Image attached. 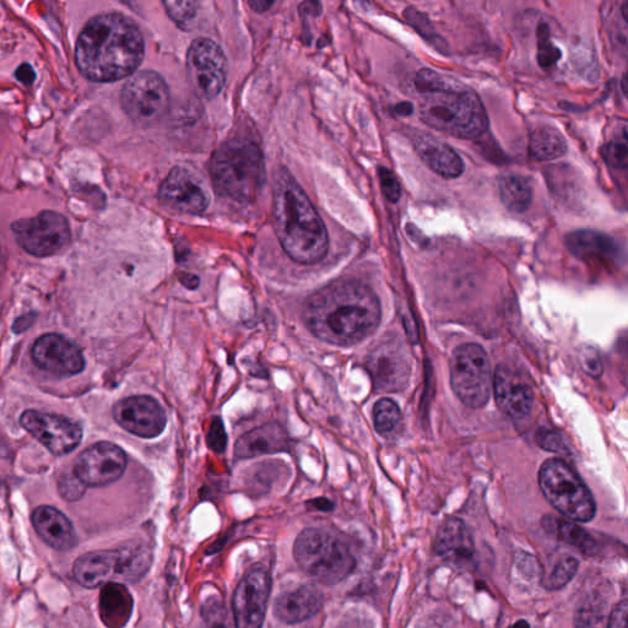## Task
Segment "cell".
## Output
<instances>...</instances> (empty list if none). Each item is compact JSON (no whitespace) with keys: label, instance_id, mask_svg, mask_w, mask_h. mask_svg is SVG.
Wrapping results in <instances>:
<instances>
[{"label":"cell","instance_id":"obj_50","mask_svg":"<svg viewBox=\"0 0 628 628\" xmlns=\"http://www.w3.org/2000/svg\"><path fill=\"white\" fill-rule=\"evenodd\" d=\"M249 5H251L253 10H256V12H265V10H268L270 7H272L273 3H269V2H251V3H249Z\"/></svg>","mask_w":628,"mask_h":628},{"label":"cell","instance_id":"obj_36","mask_svg":"<svg viewBox=\"0 0 628 628\" xmlns=\"http://www.w3.org/2000/svg\"><path fill=\"white\" fill-rule=\"evenodd\" d=\"M538 36V63L541 68L548 69L554 67L560 61L562 53L559 47L551 40L548 24L540 23L537 31Z\"/></svg>","mask_w":628,"mask_h":628},{"label":"cell","instance_id":"obj_49","mask_svg":"<svg viewBox=\"0 0 628 628\" xmlns=\"http://www.w3.org/2000/svg\"><path fill=\"white\" fill-rule=\"evenodd\" d=\"M181 281L183 285L186 286V288L188 289H196L199 285V279L197 278V276L193 275L184 276Z\"/></svg>","mask_w":628,"mask_h":628},{"label":"cell","instance_id":"obj_3","mask_svg":"<svg viewBox=\"0 0 628 628\" xmlns=\"http://www.w3.org/2000/svg\"><path fill=\"white\" fill-rule=\"evenodd\" d=\"M273 221L280 245L292 261L314 264L327 256L326 225L300 184L285 169L275 176Z\"/></svg>","mask_w":628,"mask_h":628},{"label":"cell","instance_id":"obj_26","mask_svg":"<svg viewBox=\"0 0 628 628\" xmlns=\"http://www.w3.org/2000/svg\"><path fill=\"white\" fill-rule=\"evenodd\" d=\"M413 144L421 160L437 175L445 178L463 175L464 162L451 146L426 133L414 135Z\"/></svg>","mask_w":628,"mask_h":628},{"label":"cell","instance_id":"obj_15","mask_svg":"<svg viewBox=\"0 0 628 628\" xmlns=\"http://www.w3.org/2000/svg\"><path fill=\"white\" fill-rule=\"evenodd\" d=\"M127 464V454L121 447L99 442L81 452L73 473L86 487H102L121 479Z\"/></svg>","mask_w":628,"mask_h":628},{"label":"cell","instance_id":"obj_38","mask_svg":"<svg viewBox=\"0 0 628 628\" xmlns=\"http://www.w3.org/2000/svg\"><path fill=\"white\" fill-rule=\"evenodd\" d=\"M454 83L456 81L443 77V75L431 69L419 70L414 80L416 90L422 95H429L433 94V92L447 89Z\"/></svg>","mask_w":628,"mask_h":628},{"label":"cell","instance_id":"obj_12","mask_svg":"<svg viewBox=\"0 0 628 628\" xmlns=\"http://www.w3.org/2000/svg\"><path fill=\"white\" fill-rule=\"evenodd\" d=\"M187 74L194 91L204 99H215L227 80V59L214 41L197 39L187 54Z\"/></svg>","mask_w":628,"mask_h":628},{"label":"cell","instance_id":"obj_33","mask_svg":"<svg viewBox=\"0 0 628 628\" xmlns=\"http://www.w3.org/2000/svg\"><path fill=\"white\" fill-rule=\"evenodd\" d=\"M402 422V411L399 405L392 399L378 400L373 408V424L375 429L383 437L392 436Z\"/></svg>","mask_w":628,"mask_h":628},{"label":"cell","instance_id":"obj_22","mask_svg":"<svg viewBox=\"0 0 628 628\" xmlns=\"http://www.w3.org/2000/svg\"><path fill=\"white\" fill-rule=\"evenodd\" d=\"M37 535L58 551L72 550L79 543L77 530L63 512L51 506L37 507L31 516Z\"/></svg>","mask_w":628,"mask_h":628},{"label":"cell","instance_id":"obj_2","mask_svg":"<svg viewBox=\"0 0 628 628\" xmlns=\"http://www.w3.org/2000/svg\"><path fill=\"white\" fill-rule=\"evenodd\" d=\"M144 39L128 16H95L79 36L75 61L80 73L95 83H113L131 77L143 62Z\"/></svg>","mask_w":628,"mask_h":628},{"label":"cell","instance_id":"obj_16","mask_svg":"<svg viewBox=\"0 0 628 628\" xmlns=\"http://www.w3.org/2000/svg\"><path fill=\"white\" fill-rule=\"evenodd\" d=\"M272 581L267 570L253 568L241 579L232 599L236 628H262L267 614Z\"/></svg>","mask_w":628,"mask_h":628},{"label":"cell","instance_id":"obj_48","mask_svg":"<svg viewBox=\"0 0 628 628\" xmlns=\"http://www.w3.org/2000/svg\"><path fill=\"white\" fill-rule=\"evenodd\" d=\"M395 112H397L399 116H410L411 113L414 112V106L411 105L410 102H400V104L395 106Z\"/></svg>","mask_w":628,"mask_h":628},{"label":"cell","instance_id":"obj_41","mask_svg":"<svg viewBox=\"0 0 628 628\" xmlns=\"http://www.w3.org/2000/svg\"><path fill=\"white\" fill-rule=\"evenodd\" d=\"M59 492L67 501H78L85 494L86 486L75 476L70 474L63 476L58 484Z\"/></svg>","mask_w":628,"mask_h":628},{"label":"cell","instance_id":"obj_11","mask_svg":"<svg viewBox=\"0 0 628 628\" xmlns=\"http://www.w3.org/2000/svg\"><path fill=\"white\" fill-rule=\"evenodd\" d=\"M12 230L19 246L40 258L56 256L72 241L68 220L56 211H42L35 218L15 221Z\"/></svg>","mask_w":628,"mask_h":628},{"label":"cell","instance_id":"obj_19","mask_svg":"<svg viewBox=\"0 0 628 628\" xmlns=\"http://www.w3.org/2000/svg\"><path fill=\"white\" fill-rule=\"evenodd\" d=\"M31 356L37 367L54 376L79 375L85 368L84 355L78 346L59 334L42 335L32 346Z\"/></svg>","mask_w":628,"mask_h":628},{"label":"cell","instance_id":"obj_31","mask_svg":"<svg viewBox=\"0 0 628 628\" xmlns=\"http://www.w3.org/2000/svg\"><path fill=\"white\" fill-rule=\"evenodd\" d=\"M609 609L604 599L590 595L578 606L575 615V628H606Z\"/></svg>","mask_w":628,"mask_h":628},{"label":"cell","instance_id":"obj_27","mask_svg":"<svg viewBox=\"0 0 628 628\" xmlns=\"http://www.w3.org/2000/svg\"><path fill=\"white\" fill-rule=\"evenodd\" d=\"M134 599L122 583H108L101 587L99 613L107 628H124L131 621Z\"/></svg>","mask_w":628,"mask_h":628},{"label":"cell","instance_id":"obj_17","mask_svg":"<svg viewBox=\"0 0 628 628\" xmlns=\"http://www.w3.org/2000/svg\"><path fill=\"white\" fill-rule=\"evenodd\" d=\"M368 370L380 391H402L411 373L410 356L402 341L392 338L377 346L368 357Z\"/></svg>","mask_w":628,"mask_h":628},{"label":"cell","instance_id":"obj_10","mask_svg":"<svg viewBox=\"0 0 628 628\" xmlns=\"http://www.w3.org/2000/svg\"><path fill=\"white\" fill-rule=\"evenodd\" d=\"M170 90L164 78L153 70L133 75L123 86L124 112L139 127L150 128L162 121L170 110Z\"/></svg>","mask_w":628,"mask_h":628},{"label":"cell","instance_id":"obj_37","mask_svg":"<svg viewBox=\"0 0 628 628\" xmlns=\"http://www.w3.org/2000/svg\"><path fill=\"white\" fill-rule=\"evenodd\" d=\"M167 14L183 30H191L196 23L199 3L197 2H165Z\"/></svg>","mask_w":628,"mask_h":628},{"label":"cell","instance_id":"obj_1","mask_svg":"<svg viewBox=\"0 0 628 628\" xmlns=\"http://www.w3.org/2000/svg\"><path fill=\"white\" fill-rule=\"evenodd\" d=\"M382 317L381 303L367 285L339 280L307 300L303 321L314 337L337 346H353L370 337Z\"/></svg>","mask_w":628,"mask_h":628},{"label":"cell","instance_id":"obj_35","mask_svg":"<svg viewBox=\"0 0 628 628\" xmlns=\"http://www.w3.org/2000/svg\"><path fill=\"white\" fill-rule=\"evenodd\" d=\"M405 18L427 42H430L431 45L436 48L437 51L445 54L447 53V42L443 40V37L437 34L435 29H433L429 18H427L425 14L418 12L415 8H408L405 10Z\"/></svg>","mask_w":628,"mask_h":628},{"label":"cell","instance_id":"obj_34","mask_svg":"<svg viewBox=\"0 0 628 628\" xmlns=\"http://www.w3.org/2000/svg\"><path fill=\"white\" fill-rule=\"evenodd\" d=\"M202 628H236L234 616L226 608L223 598L211 597L207 599L200 610Z\"/></svg>","mask_w":628,"mask_h":628},{"label":"cell","instance_id":"obj_25","mask_svg":"<svg viewBox=\"0 0 628 628\" xmlns=\"http://www.w3.org/2000/svg\"><path fill=\"white\" fill-rule=\"evenodd\" d=\"M290 442L288 432L280 424L269 422L245 433L238 438L235 445L237 459H249L268 454L289 452Z\"/></svg>","mask_w":628,"mask_h":628},{"label":"cell","instance_id":"obj_23","mask_svg":"<svg viewBox=\"0 0 628 628\" xmlns=\"http://www.w3.org/2000/svg\"><path fill=\"white\" fill-rule=\"evenodd\" d=\"M566 246L582 261L620 262L624 248L614 237L594 230H578L566 237Z\"/></svg>","mask_w":628,"mask_h":628},{"label":"cell","instance_id":"obj_7","mask_svg":"<svg viewBox=\"0 0 628 628\" xmlns=\"http://www.w3.org/2000/svg\"><path fill=\"white\" fill-rule=\"evenodd\" d=\"M297 566L324 586H335L355 571L356 560L348 545L327 530L305 529L294 546Z\"/></svg>","mask_w":628,"mask_h":628},{"label":"cell","instance_id":"obj_18","mask_svg":"<svg viewBox=\"0 0 628 628\" xmlns=\"http://www.w3.org/2000/svg\"><path fill=\"white\" fill-rule=\"evenodd\" d=\"M113 418L124 430L142 438L159 437L167 424L164 408L149 395L119 400L113 408Z\"/></svg>","mask_w":628,"mask_h":628},{"label":"cell","instance_id":"obj_6","mask_svg":"<svg viewBox=\"0 0 628 628\" xmlns=\"http://www.w3.org/2000/svg\"><path fill=\"white\" fill-rule=\"evenodd\" d=\"M153 552L145 545H126L121 549L100 550L81 555L73 566L75 581L88 589L108 583H134L149 572Z\"/></svg>","mask_w":628,"mask_h":628},{"label":"cell","instance_id":"obj_9","mask_svg":"<svg viewBox=\"0 0 628 628\" xmlns=\"http://www.w3.org/2000/svg\"><path fill=\"white\" fill-rule=\"evenodd\" d=\"M451 386L460 402L468 408L481 409L489 403L492 371L483 346L468 343L453 351Z\"/></svg>","mask_w":628,"mask_h":628},{"label":"cell","instance_id":"obj_13","mask_svg":"<svg viewBox=\"0 0 628 628\" xmlns=\"http://www.w3.org/2000/svg\"><path fill=\"white\" fill-rule=\"evenodd\" d=\"M20 424L56 456L72 453L83 440V429L78 422L63 415L27 410L21 415Z\"/></svg>","mask_w":628,"mask_h":628},{"label":"cell","instance_id":"obj_46","mask_svg":"<svg viewBox=\"0 0 628 628\" xmlns=\"http://www.w3.org/2000/svg\"><path fill=\"white\" fill-rule=\"evenodd\" d=\"M15 77L24 85H32L36 79V73L30 64L25 63L16 70Z\"/></svg>","mask_w":628,"mask_h":628},{"label":"cell","instance_id":"obj_21","mask_svg":"<svg viewBox=\"0 0 628 628\" xmlns=\"http://www.w3.org/2000/svg\"><path fill=\"white\" fill-rule=\"evenodd\" d=\"M436 554L449 565L473 568L476 563V548L468 525L458 518H448L438 529L435 545Z\"/></svg>","mask_w":628,"mask_h":628},{"label":"cell","instance_id":"obj_28","mask_svg":"<svg viewBox=\"0 0 628 628\" xmlns=\"http://www.w3.org/2000/svg\"><path fill=\"white\" fill-rule=\"evenodd\" d=\"M543 528L551 537L573 546L584 555L593 556L597 554V541L586 529L579 527L576 522L570 521V519L546 516L543 519Z\"/></svg>","mask_w":628,"mask_h":628},{"label":"cell","instance_id":"obj_29","mask_svg":"<svg viewBox=\"0 0 628 628\" xmlns=\"http://www.w3.org/2000/svg\"><path fill=\"white\" fill-rule=\"evenodd\" d=\"M498 192L503 205L513 213H524L533 202L532 182L516 173H506L498 178Z\"/></svg>","mask_w":628,"mask_h":628},{"label":"cell","instance_id":"obj_32","mask_svg":"<svg viewBox=\"0 0 628 628\" xmlns=\"http://www.w3.org/2000/svg\"><path fill=\"white\" fill-rule=\"evenodd\" d=\"M579 561L571 555H561L556 559L543 577V586L548 590H559L566 587L577 575Z\"/></svg>","mask_w":628,"mask_h":628},{"label":"cell","instance_id":"obj_47","mask_svg":"<svg viewBox=\"0 0 628 628\" xmlns=\"http://www.w3.org/2000/svg\"><path fill=\"white\" fill-rule=\"evenodd\" d=\"M308 507L316 511L329 512L333 510L334 505L327 498H316V500L308 502Z\"/></svg>","mask_w":628,"mask_h":628},{"label":"cell","instance_id":"obj_42","mask_svg":"<svg viewBox=\"0 0 628 628\" xmlns=\"http://www.w3.org/2000/svg\"><path fill=\"white\" fill-rule=\"evenodd\" d=\"M537 440L541 448L549 452L561 453L568 448L565 437L559 431L541 430L538 432Z\"/></svg>","mask_w":628,"mask_h":628},{"label":"cell","instance_id":"obj_40","mask_svg":"<svg viewBox=\"0 0 628 628\" xmlns=\"http://www.w3.org/2000/svg\"><path fill=\"white\" fill-rule=\"evenodd\" d=\"M378 176H380L384 197H386L389 202L397 203L400 197H402V187H400L397 177H395L394 173L388 170L387 167H380Z\"/></svg>","mask_w":628,"mask_h":628},{"label":"cell","instance_id":"obj_39","mask_svg":"<svg viewBox=\"0 0 628 628\" xmlns=\"http://www.w3.org/2000/svg\"><path fill=\"white\" fill-rule=\"evenodd\" d=\"M603 155L606 162L614 169L626 170L628 165V146L626 131L622 138L614 139L605 146Z\"/></svg>","mask_w":628,"mask_h":628},{"label":"cell","instance_id":"obj_20","mask_svg":"<svg viewBox=\"0 0 628 628\" xmlns=\"http://www.w3.org/2000/svg\"><path fill=\"white\" fill-rule=\"evenodd\" d=\"M492 387L498 409L508 418L524 419L532 411L533 388L512 368L498 366Z\"/></svg>","mask_w":628,"mask_h":628},{"label":"cell","instance_id":"obj_14","mask_svg":"<svg viewBox=\"0 0 628 628\" xmlns=\"http://www.w3.org/2000/svg\"><path fill=\"white\" fill-rule=\"evenodd\" d=\"M162 207L183 215H200L208 209L210 194L202 178L186 167H175L159 189Z\"/></svg>","mask_w":628,"mask_h":628},{"label":"cell","instance_id":"obj_51","mask_svg":"<svg viewBox=\"0 0 628 628\" xmlns=\"http://www.w3.org/2000/svg\"><path fill=\"white\" fill-rule=\"evenodd\" d=\"M508 628H530L529 624L525 620L517 621L516 624L508 627Z\"/></svg>","mask_w":628,"mask_h":628},{"label":"cell","instance_id":"obj_45","mask_svg":"<svg viewBox=\"0 0 628 628\" xmlns=\"http://www.w3.org/2000/svg\"><path fill=\"white\" fill-rule=\"evenodd\" d=\"M627 614L628 603L624 599L609 614L608 627L606 628H627Z\"/></svg>","mask_w":628,"mask_h":628},{"label":"cell","instance_id":"obj_44","mask_svg":"<svg viewBox=\"0 0 628 628\" xmlns=\"http://www.w3.org/2000/svg\"><path fill=\"white\" fill-rule=\"evenodd\" d=\"M582 366L583 370L588 373L589 376L592 377H600L603 373V365L602 360H600V356L592 348L584 351L582 355Z\"/></svg>","mask_w":628,"mask_h":628},{"label":"cell","instance_id":"obj_24","mask_svg":"<svg viewBox=\"0 0 628 628\" xmlns=\"http://www.w3.org/2000/svg\"><path fill=\"white\" fill-rule=\"evenodd\" d=\"M323 604L322 592L312 586H301L288 590L276 598L274 615L284 624H300L316 616L322 610Z\"/></svg>","mask_w":628,"mask_h":628},{"label":"cell","instance_id":"obj_43","mask_svg":"<svg viewBox=\"0 0 628 628\" xmlns=\"http://www.w3.org/2000/svg\"><path fill=\"white\" fill-rule=\"evenodd\" d=\"M208 446L216 453H223L227 446V435L223 420L216 418L211 422L208 432Z\"/></svg>","mask_w":628,"mask_h":628},{"label":"cell","instance_id":"obj_5","mask_svg":"<svg viewBox=\"0 0 628 628\" xmlns=\"http://www.w3.org/2000/svg\"><path fill=\"white\" fill-rule=\"evenodd\" d=\"M421 121L454 138L475 139L489 128V117L475 91L454 83L447 89L424 95Z\"/></svg>","mask_w":628,"mask_h":628},{"label":"cell","instance_id":"obj_4","mask_svg":"<svg viewBox=\"0 0 628 628\" xmlns=\"http://www.w3.org/2000/svg\"><path fill=\"white\" fill-rule=\"evenodd\" d=\"M209 172L216 192L237 203H251L265 181L261 149L247 139H231L215 151Z\"/></svg>","mask_w":628,"mask_h":628},{"label":"cell","instance_id":"obj_8","mask_svg":"<svg viewBox=\"0 0 628 628\" xmlns=\"http://www.w3.org/2000/svg\"><path fill=\"white\" fill-rule=\"evenodd\" d=\"M539 486L550 505L570 521L588 523L597 514L592 492L565 460H546L539 471Z\"/></svg>","mask_w":628,"mask_h":628},{"label":"cell","instance_id":"obj_30","mask_svg":"<svg viewBox=\"0 0 628 628\" xmlns=\"http://www.w3.org/2000/svg\"><path fill=\"white\" fill-rule=\"evenodd\" d=\"M567 142L563 134L551 126L534 128L529 135V154L535 160L550 161L567 153Z\"/></svg>","mask_w":628,"mask_h":628}]
</instances>
